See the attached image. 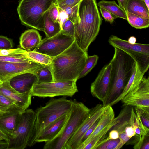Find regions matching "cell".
Listing matches in <instances>:
<instances>
[{
	"instance_id": "6da1fadb",
	"label": "cell",
	"mask_w": 149,
	"mask_h": 149,
	"mask_svg": "<svg viewBox=\"0 0 149 149\" xmlns=\"http://www.w3.org/2000/svg\"><path fill=\"white\" fill-rule=\"evenodd\" d=\"M88 55L75 40L66 50L52 58L49 66L53 81H76L85 65Z\"/></svg>"
},
{
	"instance_id": "7a4b0ae2",
	"label": "cell",
	"mask_w": 149,
	"mask_h": 149,
	"mask_svg": "<svg viewBox=\"0 0 149 149\" xmlns=\"http://www.w3.org/2000/svg\"><path fill=\"white\" fill-rule=\"evenodd\" d=\"M80 21L74 24V38L78 46L87 52L98 34L102 22L96 0H82L79 8Z\"/></svg>"
},
{
	"instance_id": "3957f363",
	"label": "cell",
	"mask_w": 149,
	"mask_h": 149,
	"mask_svg": "<svg viewBox=\"0 0 149 149\" xmlns=\"http://www.w3.org/2000/svg\"><path fill=\"white\" fill-rule=\"evenodd\" d=\"M114 53L110 63L111 65L110 81L104 107L112 106L121 95L132 74L136 62L123 51L114 48Z\"/></svg>"
},
{
	"instance_id": "277c9868",
	"label": "cell",
	"mask_w": 149,
	"mask_h": 149,
	"mask_svg": "<svg viewBox=\"0 0 149 149\" xmlns=\"http://www.w3.org/2000/svg\"><path fill=\"white\" fill-rule=\"evenodd\" d=\"M73 102V100H68L66 97L51 98L45 106L37 109L36 119L28 147L35 144V140L40 132L49 124L70 112Z\"/></svg>"
},
{
	"instance_id": "5b68a950",
	"label": "cell",
	"mask_w": 149,
	"mask_h": 149,
	"mask_svg": "<svg viewBox=\"0 0 149 149\" xmlns=\"http://www.w3.org/2000/svg\"><path fill=\"white\" fill-rule=\"evenodd\" d=\"M68 118L62 130L53 140L45 142L44 149H65L67 143L88 115L90 109L74 99Z\"/></svg>"
},
{
	"instance_id": "8992f818",
	"label": "cell",
	"mask_w": 149,
	"mask_h": 149,
	"mask_svg": "<svg viewBox=\"0 0 149 149\" xmlns=\"http://www.w3.org/2000/svg\"><path fill=\"white\" fill-rule=\"evenodd\" d=\"M56 0H20L17 8L21 23L25 26L44 31L45 13Z\"/></svg>"
},
{
	"instance_id": "52a82bcc",
	"label": "cell",
	"mask_w": 149,
	"mask_h": 149,
	"mask_svg": "<svg viewBox=\"0 0 149 149\" xmlns=\"http://www.w3.org/2000/svg\"><path fill=\"white\" fill-rule=\"evenodd\" d=\"M36 119V112L32 109H27L22 113L15 131L9 138L6 149H24L28 147Z\"/></svg>"
},
{
	"instance_id": "ba28073f",
	"label": "cell",
	"mask_w": 149,
	"mask_h": 149,
	"mask_svg": "<svg viewBox=\"0 0 149 149\" xmlns=\"http://www.w3.org/2000/svg\"><path fill=\"white\" fill-rule=\"evenodd\" d=\"M108 42L114 48L119 49L131 56L142 72L145 74L147 72L149 68V44H131L114 35L109 37Z\"/></svg>"
},
{
	"instance_id": "9c48e42d",
	"label": "cell",
	"mask_w": 149,
	"mask_h": 149,
	"mask_svg": "<svg viewBox=\"0 0 149 149\" xmlns=\"http://www.w3.org/2000/svg\"><path fill=\"white\" fill-rule=\"evenodd\" d=\"M78 91L76 81H74L37 83L31 90L32 96L42 98L57 96L71 97Z\"/></svg>"
},
{
	"instance_id": "30bf717a",
	"label": "cell",
	"mask_w": 149,
	"mask_h": 149,
	"mask_svg": "<svg viewBox=\"0 0 149 149\" xmlns=\"http://www.w3.org/2000/svg\"><path fill=\"white\" fill-rule=\"evenodd\" d=\"M74 38L60 31L55 36L46 37L33 51L47 55L52 58L61 54L74 41Z\"/></svg>"
},
{
	"instance_id": "8fae6325",
	"label": "cell",
	"mask_w": 149,
	"mask_h": 149,
	"mask_svg": "<svg viewBox=\"0 0 149 149\" xmlns=\"http://www.w3.org/2000/svg\"><path fill=\"white\" fill-rule=\"evenodd\" d=\"M107 107L97 104L90 109L88 116L67 143L65 149H78L82 139L89 128L103 113Z\"/></svg>"
},
{
	"instance_id": "7c38bea8",
	"label": "cell",
	"mask_w": 149,
	"mask_h": 149,
	"mask_svg": "<svg viewBox=\"0 0 149 149\" xmlns=\"http://www.w3.org/2000/svg\"><path fill=\"white\" fill-rule=\"evenodd\" d=\"M124 105L139 108L149 107V78L143 77L139 85L121 100Z\"/></svg>"
},
{
	"instance_id": "4fadbf2b",
	"label": "cell",
	"mask_w": 149,
	"mask_h": 149,
	"mask_svg": "<svg viewBox=\"0 0 149 149\" xmlns=\"http://www.w3.org/2000/svg\"><path fill=\"white\" fill-rule=\"evenodd\" d=\"M45 66L33 61L14 63L0 61V77L4 81L19 74L27 72L35 74Z\"/></svg>"
},
{
	"instance_id": "5bb4252c",
	"label": "cell",
	"mask_w": 149,
	"mask_h": 149,
	"mask_svg": "<svg viewBox=\"0 0 149 149\" xmlns=\"http://www.w3.org/2000/svg\"><path fill=\"white\" fill-rule=\"evenodd\" d=\"M111 65L109 63L103 67L91 85L90 92L93 96L103 103L107 97L110 81Z\"/></svg>"
},
{
	"instance_id": "9a60e30c",
	"label": "cell",
	"mask_w": 149,
	"mask_h": 149,
	"mask_svg": "<svg viewBox=\"0 0 149 149\" xmlns=\"http://www.w3.org/2000/svg\"><path fill=\"white\" fill-rule=\"evenodd\" d=\"M25 110L17 107L0 113V130L8 138L15 131L21 113Z\"/></svg>"
},
{
	"instance_id": "2e32d148",
	"label": "cell",
	"mask_w": 149,
	"mask_h": 149,
	"mask_svg": "<svg viewBox=\"0 0 149 149\" xmlns=\"http://www.w3.org/2000/svg\"><path fill=\"white\" fill-rule=\"evenodd\" d=\"M6 80L8 81L12 88L21 93L31 91L33 85L38 82L36 74L30 72L19 74Z\"/></svg>"
},
{
	"instance_id": "e0dca14e",
	"label": "cell",
	"mask_w": 149,
	"mask_h": 149,
	"mask_svg": "<svg viewBox=\"0 0 149 149\" xmlns=\"http://www.w3.org/2000/svg\"><path fill=\"white\" fill-rule=\"evenodd\" d=\"M0 92L13 101L17 107L25 110L31 104V91L21 93L12 88L7 80L4 81Z\"/></svg>"
},
{
	"instance_id": "ac0fdd59",
	"label": "cell",
	"mask_w": 149,
	"mask_h": 149,
	"mask_svg": "<svg viewBox=\"0 0 149 149\" xmlns=\"http://www.w3.org/2000/svg\"><path fill=\"white\" fill-rule=\"evenodd\" d=\"M69 113L61 116L43 130L35 140V144L37 143L46 142L55 138L62 130L68 118Z\"/></svg>"
},
{
	"instance_id": "d6986e66",
	"label": "cell",
	"mask_w": 149,
	"mask_h": 149,
	"mask_svg": "<svg viewBox=\"0 0 149 149\" xmlns=\"http://www.w3.org/2000/svg\"><path fill=\"white\" fill-rule=\"evenodd\" d=\"M114 118L115 113L111 106L109 105L107 106L106 109L101 115L100 121L95 130L81 144L78 149H83L86 145L107 126Z\"/></svg>"
},
{
	"instance_id": "ffe728a7",
	"label": "cell",
	"mask_w": 149,
	"mask_h": 149,
	"mask_svg": "<svg viewBox=\"0 0 149 149\" xmlns=\"http://www.w3.org/2000/svg\"><path fill=\"white\" fill-rule=\"evenodd\" d=\"M42 40V37L37 30L28 29L22 34L20 38V45L23 49L28 51L35 49Z\"/></svg>"
},
{
	"instance_id": "44dd1931",
	"label": "cell",
	"mask_w": 149,
	"mask_h": 149,
	"mask_svg": "<svg viewBox=\"0 0 149 149\" xmlns=\"http://www.w3.org/2000/svg\"><path fill=\"white\" fill-rule=\"evenodd\" d=\"M124 10L126 12L149 19V9L143 0H125Z\"/></svg>"
},
{
	"instance_id": "7402d4cb",
	"label": "cell",
	"mask_w": 149,
	"mask_h": 149,
	"mask_svg": "<svg viewBox=\"0 0 149 149\" xmlns=\"http://www.w3.org/2000/svg\"><path fill=\"white\" fill-rule=\"evenodd\" d=\"M144 74L141 71L136 62L134 72L124 90L120 97L113 102V105L121 100L127 94L136 89L140 83Z\"/></svg>"
},
{
	"instance_id": "603a6c76",
	"label": "cell",
	"mask_w": 149,
	"mask_h": 149,
	"mask_svg": "<svg viewBox=\"0 0 149 149\" xmlns=\"http://www.w3.org/2000/svg\"><path fill=\"white\" fill-rule=\"evenodd\" d=\"M97 5L109 12L116 18H120L127 20L126 12L114 1L102 0L98 3Z\"/></svg>"
},
{
	"instance_id": "cb8c5ba5",
	"label": "cell",
	"mask_w": 149,
	"mask_h": 149,
	"mask_svg": "<svg viewBox=\"0 0 149 149\" xmlns=\"http://www.w3.org/2000/svg\"><path fill=\"white\" fill-rule=\"evenodd\" d=\"M44 31L46 37L50 38L59 33L61 28L58 22H54L49 15L48 11L45 14L43 22Z\"/></svg>"
},
{
	"instance_id": "d4e9b609",
	"label": "cell",
	"mask_w": 149,
	"mask_h": 149,
	"mask_svg": "<svg viewBox=\"0 0 149 149\" xmlns=\"http://www.w3.org/2000/svg\"><path fill=\"white\" fill-rule=\"evenodd\" d=\"M118 122V120L117 117L114 118L107 126L86 145L83 149H95L99 143L107 136L106 134L111 128Z\"/></svg>"
},
{
	"instance_id": "484cf974",
	"label": "cell",
	"mask_w": 149,
	"mask_h": 149,
	"mask_svg": "<svg viewBox=\"0 0 149 149\" xmlns=\"http://www.w3.org/2000/svg\"><path fill=\"white\" fill-rule=\"evenodd\" d=\"M127 20L133 27L141 29L148 28L149 26V19L143 18L133 14L126 12Z\"/></svg>"
},
{
	"instance_id": "4316f807",
	"label": "cell",
	"mask_w": 149,
	"mask_h": 149,
	"mask_svg": "<svg viewBox=\"0 0 149 149\" xmlns=\"http://www.w3.org/2000/svg\"><path fill=\"white\" fill-rule=\"evenodd\" d=\"M25 53L31 59L42 65L49 66L52 63V58L45 54L34 51L26 50Z\"/></svg>"
},
{
	"instance_id": "83f0119b",
	"label": "cell",
	"mask_w": 149,
	"mask_h": 149,
	"mask_svg": "<svg viewBox=\"0 0 149 149\" xmlns=\"http://www.w3.org/2000/svg\"><path fill=\"white\" fill-rule=\"evenodd\" d=\"M38 79V83L53 81L52 74L49 66L47 65L38 70L35 74Z\"/></svg>"
},
{
	"instance_id": "f1b7e54d",
	"label": "cell",
	"mask_w": 149,
	"mask_h": 149,
	"mask_svg": "<svg viewBox=\"0 0 149 149\" xmlns=\"http://www.w3.org/2000/svg\"><path fill=\"white\" fill-rule=\"evenodd\" d=\"M98 58L97 55L88 56L84 67L79 75L78 79L84 77L91 71L97 64Z\"/></svg>"
},
{
	"instance_id": "f546056e",
	"label": "cell",
	"mask_w": 149,
	"mask_h": 149,
	"mask_svg": "<svg viewBox=\"0 0 149 149\" xmlns=\"http://www.w3.org/2000/svg\"><path fill=\"white\" fill-rule=\"evenodd\" d=\"M80 2L74 5L68 6L63 9L67 14L68 19L74 24H79L80 20L79 12Z\"/></svg>"
},
{
	"instance_id": "4dcf8cb0",
	"label": "cell",
	"mask_w": 149,
	"mask_h": 149,
	"mask_svg": "<svg viewBox=\"0 0 149 149\" xmlns=\"http://www.w3.org/2000/svg\"><path fill=\"white\" fill-rule=\"evenodd\" d=\"M135 111L139 114L143 125L149 128V107L139 108L135 107Z\"/></svg>"
},
{
	"instance_id": "1f68e13d",
	"label": "cell",
	"mask_w": 149,
	"mask_h": 149,
	"mask_svg": "<svg viewBox=\"0 0 149 149\" xmlns=\"http://www.w3.org/2000/svg\"><path fill=\"white\" fill-rule=\"evenodd\" d=\"M16 107L13 101L0 92V108L3 111Z\"/></svg>"
},
{
	"instance_id": "d6a6232c",
	"label": "cell",
	"mask_w": 149,
	"mask_h": 149,
	"mask_svg": "<svg viewBox=\"0 0 149 149\" xmlns=\"http://www.w3.org/2000/svg\"><path fill=\"white\" fill-rule=\"evenodd\" d=\"M32 61L25 54L20 56H0V61L20 63Z\"/></svg>"
},
{
	"instance_id": "836d02e7",
	"label": "cell",
	"mask_w": 149,
	"mask_h": 149,
	"mask_svg": "<svg viewBox=\"0 0 149 149\" xmlns=\"http://www.w3.org/2000/svg\"><path fill=\"white\" fill-rule=\"evenodd\" d=\"M26 50L18 48L9 49H0V56H20L25 54Z\"/></svg>"
},
{
	"instance_id": "e575fe53",
	"label": "cell",
	"mask_w": 149,
	"mask_h": 149,
	"mask_svg": "<svg viewBox=\"0 0 149 149\" xmlns=\"http://www.w3.org/2000/svg\"><path fill=\"white\" fill-rule=\"evenodd\" d=\"M61 31L64 34L74 37V24L68 19L64 24Z\"/></svg>"
},
{
	"instance_id": "d590c367",
	"label": "cell",
	"mask_w": 149,
	"mask_h": 149,
	"mask_svg": "<svg viewBox=\"0 0 149 149\" xmlns=\"http://www.w3.org/2000/svg\"><path fill=\"white\" fill-rule=\"evenodd\" d=\"M120 139H109L99 146L97 149H117Z\"/></svg>"
},
{
	"instance_id": "8d00e7d4",
	"label": "cell",
	"mask_w": 149,
	"mask_h": 149,
	"mask_svg": "<svg viewBox=\"0 0 149 149\" xmlns=\"http://www.w3.org/2000/svg\"><path fill=\"white\" fill-rule=\"evenodd\" d=\"M82 0H56L55 4L63 10L68 6L76 5Z\"/></svg>"
},
{
	"instance_id": "74e56055",
	"label": "cell",
	"mask_w": 149,
	"mask_h": 149,
	"mask_svg": "<svg viewBox=\"0 0 149 149\" xmlns=\"http://www.w3.org/2000/svg\"><path fill=\"white\" fill-rule=\"evenodd\" d=\"M13 47L11 40L7 37L0 36V49H9Z\"/></svg>"
},
{
	"instance_id": "f35d334b",
	"label": "cell",
	"mask_w": 149,
	"mask_h": 149,
	"mask_svg": "<svg viewBox=\"0 0 149 149\" xmlns=\"http://www.w3.org/2000/svg\"><path fill=\"white\" fill-rule=\"evenodd\" d=\"M58 9L59 15L58 21L60 25L61 30L65 22L68 19V17L67 14L64 10L58 7Z\"/></svg>"
},
{
	"instance_id": "ab89813d",
	"label": "cell",
	"mask_w": 149,
	"mask_h": 149,
	"mask_svg": "<svg viewBox=\"0 0 149 149\" xmlns=\"http://www.w3.org/2000/svg\"><path fill=\"white\" fill-rule=\"evenodd\" d=\"M49 15L52 20L55 22H58L59 15L58 7L55 4L48 10Z\"/></svg>"
},
{
	"instance_id": "60d3db41",
	"label": "cell",
	"mask_w": 149,
	"mask_h": 149,
	"mask_svg": "<svg viewBox=\"0 0 149 149\" xmlns=\"http://www.w3.org/2000/svg\"><path fill=\"white\" fill-rule=\"evenodd\" d=\"M99 9L102 16L105 20L111 24H112L116 18L113 17L109 12L103 8L100 7Z\"/></svg>"
},
{
	"instance_id": "b9f144b4",
	"label": "cell",
	"mask_w": 149,
	"mask_h": 149,
	"mask_svg": "<svg viewBox=\"0 0 149 149\" xmlns=\"http://www.w3.org/2000/svg\"><path fill=\"white\" fill-rule=\"evenodd\" d=\"M101 115L93 123L85 133L82 139L81 144L95 130L100 121Z\"/></svg>"
},
{
	"instance_id": "7bdbcfd3",
	"label": "cell",
	"mask_w": 149,
	"mask_h": 149,
	"mask_svg": "<svg viewBox=\"0 0 149 149\" xmlns=\"http://www.w3.org/2000/svg\"><path fill=\"white\" fill-rule=\"evenodd\" d=\"M125 131L127 136L130 139L135 136V129L132 126H127L125 128Z\"/></svg>"
},
{
	"instance_id": "ee69618b",
	"label": "cell",
	"mask_w": 149,
	"mask_h": 149,
	"mask_svg": "<svg viewBox=\"0 0 149 149\" xmlns=\"http://www.w3.org/2000/svg\"><path fill=\"white\" fill-rule=\"evenodd\" d=\"M109 132V135L107 137L109 139H114L119 138V134L117 131L115 130H111Z\"/></svg>"
},
{
	"instance_id": "f6af8a7d",
	"label": "cell",
	"mask_w": 149,
	"mask_h": 149,
	"mask_svg": "<svg viewBox=\"0 0 149 149\" xmlns=\"http://www.w3.org/2000/svg\"><path fill=\"white\" fill-rule=\"evenodd\" d=\"M149 136H147L145 138L142 145L140 148L141 149H149Z\"/></svg>"
},
{
	"instance_id": "bcb514c9",
	"label": "cell",
	"mask_w": 149,
	"mask_h": 149,
	"mask_svg": "<svg viewBox=\"0 0 149 149\" xmlns=\"http://www.w3.org/2000/svg\"><path fill=\"white\" fill-rule=\"evenodd\" d=\"M136 38L134 36H131L128 38L127 41L130 44H134L136 43Z\"/></svg>"
},
{
	"instance_id": "7dc6e473",
	"label": "cell",
	"mask_w": 149,
	"mask_h": 149,
	"mask_svg": "<svg viewBox=\"0 0 149 149\" xmlns=\"http://www.w3.org/2000/svg\"><path fill=\"white\" fill-rule=\"evenodd\" d=\"M0 136L2 137L6 141L8 142L9 138L8 136L0 130Z\"/></svg>"
},
{
	"instance_id": "c3c4849f",
	"label": "cell",
	"mask_w": 149,
	"mask_h": 149,
	"mask_svg": "<svg viewBox=\"0 0 149 149\" xmlns=\"http://www.w3.org/2000/svg\"><path fill=\"white\" fill-rule=\"evenodd\" d=\"M117 0L118 2L119 6L124 10L125 0Z\"/></svg>"
},
{
	"instance_id": "681fc988",
	"label": "cell",
	"mask_w": 149,
	"mask_h": 149,
	"mask_svg": "<svg viewBox=\"0 0 149 149\" xmlns=\"http://www.w3.org/2000/svg\"><path fill=\"white\" fill-rule=\"evenodd\" d=\"M4 80L0 77V88L2 87Z\"/></svg>"
},
{
	"instance_id": "f907efd6",
	"label": "cell",
	"mask_w": 149,
	"mask_h": 149,
	"mask_svg": "<svg viewBox=\"0 0 149 149\" xmlns=\"http://www.w3.org/2000/svg\"><path fill=\"white\" fill-rule=\"evenodd\" d=\"M148 8L149 9V0H143Z\"/></svg>"
},
{
	"instance_id": "816d5d0a",
	"label": "cell",
	"mask_w": 149,
	"mask_h": 149,
	"mask_svg": "<svg viewBox=\"0 0 149 149\" xmlns=\"http://www.w3.org/2000/svg\"><path fill=\"white\" fill-rule=\"evenodd\" d=\"M4 140L2 137L0 136V140Z\"/></svg>"
},
{
	"instance_id": "f5cc1de1",
	"label": "cell",
	"mask_w": 149,
	"mask_h": 149,
	"mask_svg": "<svg viewBox=\"0 0 149 149\" xmlns=\"http://www.w3.org/2000/svg\"><path fill=\"white\" fill-rule=\"evenodd\" d=\"M3 112V111L0 108V113L1 112Z\"/></svg>"
}]
</instances>
